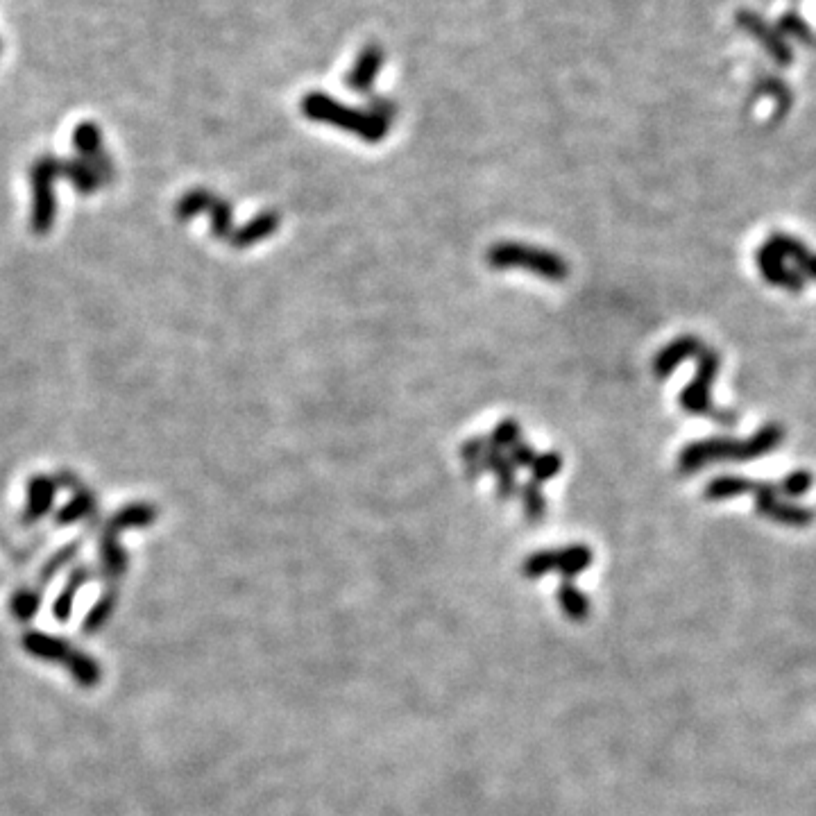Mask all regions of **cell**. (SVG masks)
Segmentation results:
<instances>
[{"mask_svg": "<svg viewBox=\"0 0 816 816\" xmlns=\"http://www.w3.org/2000/svg\"><path fill=\"white\" fill-rule=\"evenodd\" d=\"M302 114L306 118H311V121L329 123L336 125L338 130L352 132L368 143L384 141L388 134V123L381 121V118L372 116L370 112H359V109L354 107L340 105L338 100L329 98L320 91L306 93L302 98Z\"/></svg>", "mask_w": 816, "mask_h": 816, "instance_id": "6da1fadb", "label": "cell"}, {"mask_svg": "<svg viewBox=\"0 0 816 816\" xmlns=\"http://www.w3.org/2000/svg\"><path fill=\"white\" fill-rule=\"evenodd\" d=\"M488 263L497 270L526 268L549 282H563L569 275V263L551 250H540L524 243H497L488 250Z\"/></svg>", "mask_w": 816, "mask_h": 816, "instance_id": "7a4b0ae2", "label": "cell"}, {"mask_svg": "<svg viewBox=\"0 0 816 816\" xmlns=\"http://www.w3.org/2000/svg\"><path fill=\"white\" fill-rule=\"evenodd\" d=\"M62 175V161L55 157H41L32 164L30 184H32V232L46 234L55 223L57 216V195L55 180Z\"/></svg>", "mask_w": 816, "mask_h": 816, "instance_id": "3957f363", "label": "cell"}, {"mask_svg": "<svg viewBox=\"0 0 816 816\" xmlns=\"http://www.w3.org/2000/svg\"><path fill=\"white\" fill-rule=\"evenodd\" d=\"M592 563V551L585 547V544H572L567 549H554V551H540V554H533L524 563V574L529 578H538L547 572H563V576L572 578L576 574H581L583 569H588Z\"/></svg>", "mask_w": 816, "mask_h": 816, "instance_id": "277c9868", "label": "cell"}, {"mask_svg": "<svg viewBox=\"0 0 816 816\" xmlns=\"http://www.w3.org/2000/svg\"><path fill=\"white\" fill-rule=\"evenodd\" d=\"M384 62H386L384 50H381L377 44L365 46L359 53V57H356L350 73L345 75V84L356 93H370L372 84L374 80H377V75L381 71V66H384Z\"/></svg>", "mask_w": 816, "mask_h": 816, "instance_id": "5b68a950", "label": "cell"}, {"mask_svg": "<svg viewBox=\"0 0 816 816\" xmlns=\"http://www.w3.org/2000/svg\"><path fill=\"white\" fill-rule=\"evenodd\" d=\"M699 359H701V370H699V374H696V381L692 386H687L683 397H680V402H683L685 411H692V413L710 411L708 388H710V381L714 377V370H717V356H714L710 350L705 352L701 347Z\"/></svg>", "mask_w": 816, "mask_h": 816, "instance_id": "8992f818", "label": "cell"}, {"mask_svg": "<svg viewBox=\"0 0 816 816\" xmlns=\"http://www.w3.org/2000/svg\"><path fill=\"white\" fill-rule=\"evenodd\" d=\"M279 223H282V218H279L277 211H263L257 218H252L250 223H245L241 229L232 232L229 243H232L234 248H250V245L275 234L279 229Z\"/></svg>", "mask_w": 816, "mask_h": 816, "instance_id": "52a82bcc", "label": "cell"}, {"mask_svg": "<svg viewBox=\"0 0 816 816\" xmlns=\"http://www.w3.org/2000/svg\"><path fill=\"white\" fill-rule=\"evenodd\" d=\"M483 465L492 474H497V490L499 499H510L515 495V465L508 461V456L504 452H499L495 447H488L486 456H483Z\"/></svg>", "mask_w": 816, "mask_h": 816, "instance_id": "ba28073f", "label": "cell"}, {"mask_svg": "<svg viewBox=\"0 0 816 816\" xmlns=\"http://www.w3.org/2000/svg\"><path fill=\"white\" fill-rule=\"evenodd\" d=\"M62 175L71 182L80 193H96L100 189V177L96 170L91 168L87 159L62 161Z\"/></svg>", "mask_w": 816, "mask_h": 816, "instance_id": "9c48e42d", "label": "cell"}, {"mask_svg": "<svg viewBox=\"0 0 816 816\" xmlns=\"http://www.w3.org/2000/svg\"><path fill=\"white\" fill-rule=\"evenodd\" d=\"M55 497V483L48 476H34L28 486V513L32 517L44 515Z\"/></svg>", "mask_w": 816, "mask_h": 816, "instance_id": "30bf717a", "label": "cell"}, {"mask_svg": "<svg viewBox=\"0 0 816 816\" xmlns=\"http://www.w3.org/2000/svg\"><path fill=\"white\" fill-rule=\"evenodd\" d=\"M73 146L82 159H93L102 152V134L96 123H80L73 130Z\"/></svg>", "mask_w": 816, "mask_h": 816, "instance_id": "8fae6325", "label": "cell"}, {"mask_svg": "<svg viewBox=\"0 0 816 816\" xmlns=\"http://www.w3.org/2000/svg\"><path fill=\"white\" fill-rule=\"evenodd\" d=\"M216 195L207 191V189H193L184 195V198L177 202L175 207V216L180 220H191L198 214H204V211L211 209V204H214Z\"/></svg>", "mask_w": 816, "mask_h": 816, "instance_id": "7c38bea8", "label": "cell"}, {"mask_svg": "<svg viewBox=\"0 0 816 816\" xmlns=\"http://www.w3.org/2000/svg\"><path fill=\"white\" fill-rule=\"evenodd\" d=\"M488 447H490L488 438H472L463 445L461 456H463V463H465L467 479H476V476L486 472V465H483V456H486Z\"/></svg>", "mask_w": 816, "mask_h": 816, "instance_id": "4fadbf2b", "label": "cell"}, {"mask_svg": "<svg viewBox=\"0 0 816 816\" xmlns=\"http://www.w3.org/2000/svg\"><path fill=\"white\" fill-rule=\"evenodd\" d=\"M209 216H211V234L216 238H227L232 236V204L223 198H216L214 204H211L209 209Z\"/></svg>", "mask_w": 816, "mask_h": 816, "instance_id": "5bb4252c", "label": "cell"}, {"mask_svg": "<svg viewBox=\"0 0 816 816\" xmlns=\"http://www.w3.org/2000/svg\"><path fill=\"white\" fill-rule=\"evenodd\" d=\"M558 599H560V606L567 612L572 619H583L588 615V599H585V594L581 590H576L572 583H565L563 588L558 592Z\"/></svg>", "mask_w": 816, "mask_h": 816, "instance_id": "9a60e30c", "label": "cell"}, {"mask_svg": "<svg viewBox=\"0 0 816 816\" xmlns=\"http://www.w3.org/2000/svg\"><path fill=\"white\" fill-rule=\"evenodd\" d=\"M522 499H524V515L529 517L531 522H540L544 515H547V499L538 488V483H526L522 488Z\"/></svg>", "mask_w": 816, "mask_h": 816, "instance_id": "2e32d148", "label": "cell"}, {"mask_svg": "<svg viewBox=\"0 0 816 816\" xmlns=\"http://www.w3.org/2000/svg\"><path fill=\"white\" fill-rule=\"evenodd\" d=\"M520 436H522L520 424H517L515 420H504V422H499L495 427V431L490 433L488 442H490V447H495V449H499V452H504V449H510L513 445H517V442H520Z\"/></svg>", "mask_w": 816, "mask_h": 816, "instance_id": "e0dca14e", "label": "cell"}, {"mask_svg": "<svg viewBox=\"0 0 816 816\" xmlns=\"http://www.w3.org/2000/svg\"><path fill=\"white\" fill-rule=\"evenodd\" d=\"M560 467H563V456L556 454V452L535 456V461L531 465L533 483H538V486H540V483L554 479V476L560 472Z\"/></svg>", "mask_w": 816, "mask_h": 816, "instance_id": "ac0fdd59", "label": "cell"}, {"mask_svg": "<svg viewBox=\"0 0 816 816\" xmlns=\"http://www.w3.org/2000/svg\"><path fill=\"white\" fill-rule=\"evenodd\" d=\"M368 112H370L372 116L381 118V121L390 125V123L395 121V116H397V107H395V102H390V100H386V98L372 96V98H370V105H368Z\"/></svg>", "mask_w": 816, "mask_h": 816, "instance_id": "d6986e66", "label": "cell"}, {"mask_svg": "<svg viewBox=\"0 0 816 816\" xmlns=\"http://www.w3.org/2000/svg\"><path fill=\"white\" fill-rule=\"evenodd\" d=\"M506 456L515 467H531L535 461V452L529 445H524V442H517V445L510 447Z\"/></svg>", "mask_w": 816, "mask_h": 816, "instance_id": "ffe728a7", "label": "cell"}, {"mask_svg": "<svg viewBox=\"0 0 816 816\" xmlns=\"http://www.w3.org/2000/svg\"><path fill=\"white\" fill-rule=\"evenodd\" d=\"M0 48H3V44H0Z\"/></svg>", "mask_w": 816, "mask_h": 816, "instance_id": "44dd1931", "label": "cell"}]
</instances>
